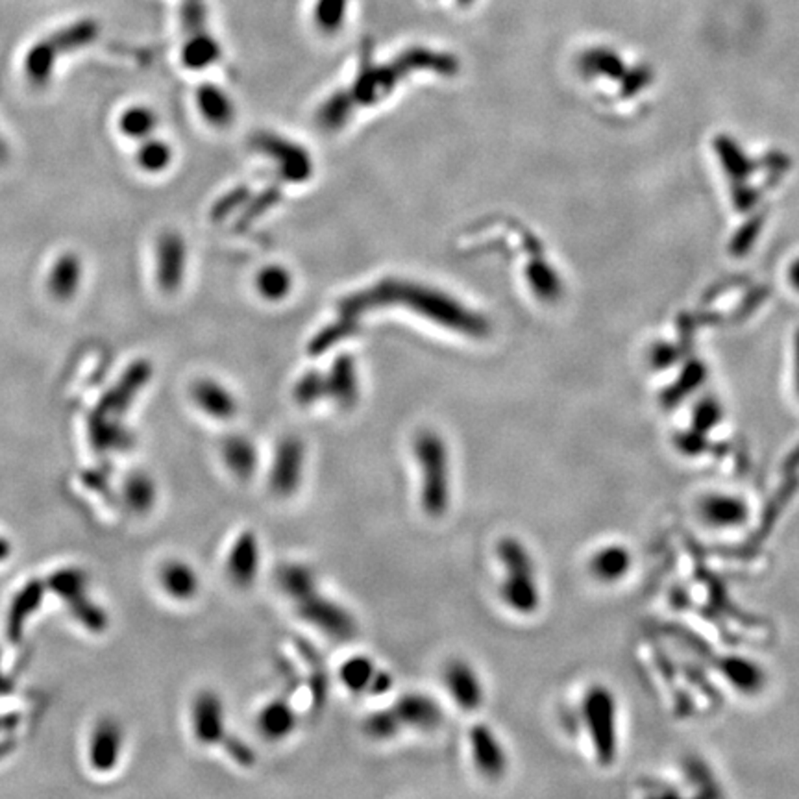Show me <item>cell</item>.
<instances>
[{"mask_svg":"<svg viewBox=\"0 0 799 799\" xmlns=\"http://www.w3.org/2000/svg\"><path fill=\"white\" fill-rule=\"evenodd\" d=\"M702 515L709 523H714V526L729 528L742 522V518L745 516V509L737 498L726 494H713L702 502Z\"/></svg>","mask_w":799,"mask_h":799,"instance_id":"cell-26","label":"cell"},{"mask_svg":"<svg viewBox=\"0 0 799 799\" xmlns=\"http://www.w3.org/2000/svg\"><path fill=\"white\" fill-rule=\"evenodd\" d=\"M413 456L420 472V507L441 518L452 504V457L446 439L435 430H422L413 439Z\"/></svg>","mask_w":799,"mask_h":799,"instance_id":"cell-2","label":"cell"},{"mask_svg":"<svg viewBox=\"0 0 799 799\" xmlns=\"http://www.w3.org/2000/svg\"><path fill=\"white\" fill-rule=\"evenodd\" d=\"M15 723H17L15 716H0V731L8 729V728H13Z\"/></svg>","mask_w":799,"mask_h":799,"instance_id":"cell-36","label":"cell"},{"mask_svg":"<svg viewBox=\"0 0 799 799\" xmlns=\"http://www.w3.org/2000/svg\"><path fill=\"white\" fill-rule=\"evenodd\" d=\"M585 721L596 742V754L604 762H611L616 754V707L609 692L594 688L585 699Z\"/></svg>","mask_w":799,"mask_h":799,"instance_id":"cell-9","label":"cell"},{"mask_svg":"<svg viewBox=\"0 0 799 799\" xmlns=\"http://www.w3.org/2000/svg\"><path fill=\"white\" fill-rule=\"evenodd\" d=\"M324 382H326V398H332L339 408L350 409L356 406L359 398V378L352 361L346 358L339 359L328 376H324Z\"/></svg>","mask_w":799,"mask_h":799,"instance_id":"cell-20","label":"cell"},{"mask_svg":"<svg viewBox=\"0 0 799 799\" xmlns=\"http://www.w3.org/2000/svg\"><path fill=\"white\" fill-rule=\"evenodd\" d=\"M292 605L300 618L332 640L346 642L358 633L354 614L335 599L324 596L318 585L296 597Z\"/></svg>","mask_w":799,"mask_h":799,"instance_id":"cell-5","label":"cell"},{"mask_svg":"<svg viewBox=\"0 0 799 799\" xmlns=\"http://www.w3.org/2000/svg\"><path fill=\"white\" fill-rule=\"evenodd\" d=\"M261 570V542L256 531H243L227 556V576L237 589H250Z\"/></svg>","mask_w":799,"mask_h":799,"instance_id":"cell-11","label":"cell"},{"mask_svg":"<svg viewBox=\"0 0 799 799\" xmlns=\"http://www.w3.org/2000/svg\"><path fill=\"white\" fill-rule=\"evenodd\" d=\"M378 670V664L368 655H352L341 664L339 681L348 692L368 694Z\"/></svg>","mask_w":799,"mask_h":799,"instance_id":"cell-23","label":"cell"},{"mask_svg":"<svg viewBox=\"0 0 799 799\" xmlns=\"http://www.w3.org/2000/svg\"><path fill=\"white\" fill-rule=\"evenodd\" d=\"M122 744L124 735L119 723L111 718L100 721L93 733L89 747V759L93 768L98 771H111L120 759Z\"/></svg>","mask_w":799,"mask_h":799,"instance_id":"cell-19","label":"cell"},{"mask_svg":"<svg viewBox=\"0 0 799 799\" xmlns=\"http://www.w3.org/2000/svg\"><path fill=\"white\" fill-rule=\"evenodd\" d=\"M220 457L224 466L239 482H248L259 468V449L244 435H228L220 442Z\"/></svg>","mask_w":799,"mask_h":799,"instance_id":"cell-18","label":"cell"},{"mask_svg":"<svg viewBox=\"0 0 799 799\" xmlns=\"http://www.w3.org/2000/svg\"><path fill=\"white\" fill-rule=\"evenodd\" d=\"M82 282V261L77 254H63L56 259L48 276V291L58 302H69L78 292Z\"/></svg>","mask_w":799,"mask_h":799,"instance_id":"cell-21","label":"cell"},{"mask_svg":"<svg viewBox=\"0 0 799 799\" xmlns=\"http://www.w3.org/2000/svg\"><path fill=\"white\" fill-rule=\"evenodd\" d=\"M191 729L194 740L206 747H215L228 737L227 705L218 692L200 690L191 704Z\"/></svg>","mask_w":799,"mask_h":799,"instance_id":"cell-8","label":"cell"},{"mask_svg":"<svg viewBox=\"0 0 799 799\" xmlns=\"http://www.w3.org/2000/svg\"><path fill=\"white\" fill-rule=\"evenodd\" d=\"M150 378V367L143 361L132 365L120 382L111 387L89 415V437L98 452L122 449L130 444V433L120 420L132 406L134 398Z\"/></svg>","mask_w":799,"mask_h":799,"instance_id":"cell-1","label":"cell"},{"mask_svg":"<svg viewBox=\"0 0 799 799\" xmlns=\"http://www.w3.org/2000/svg\"><path fill=\"white\" fill-rule=\"evenodd\" d=\"M468 745L472 762L487 779H499L507 770V752L494 729L485 723H476L468 731Z\"/></svg>","mask_w":799,"mask_h":799,"instance_id":"cell-13","label":"cell"},{"mask_svg":"<svg viewBox=\"0 0 799 799\" xmlns=\"http://www.w3.org/2000/svg\"><path fill=\"white\" fill-rule=\"evenodd\" d=\"M442 683L452 702L465 713H476L485 702V687L478 670L465 659H449L442 668Z\"/></svg>","mask_w":799,"mask_h":799,"instance_id":"cell-10","label":"cell"},{"mask_svg":"<svg viewBox=\"0 0 799 799\" xmlns=\"http://www.w3.org/2000/svg\"><path fill=\"white\" fill-rule=\"evenodd\" d=\"M10 687H12V685H10V681H8V680H4L3 676H0V694H3V692H6V690H10Z\"/></svg>","mask_w":799,"mask_h":799,"instance_id":"cell-38","label":"cell"},{"mask_svg":"<svg viewBox=\"0 0 799 799\" xmlns=\"http://www.w3.org/2000/svg\"><path fill=\"white\" fill-rule=\"evenodd\" d=\"M392 709L402 723V729L420 733L437 731L444 721V711L435 697L424 692H408L400 696Z\"/></svg>","mask_w":799,"mask_h":799,"instance_id":"cell-12","label":"cell"},{"mask_svg":"<svg viewBox=\"0 0 799 799\" xmlns=\"http://www.w3.org/2000/svg\"><path fill=\"white\" fill-rule=\"evenodd\" d=\"M276 583L282 594L294 602L296 597L317 587L318 580L311 566L304 563H285L276 570Z\"/></svg>","mask_w":799,"mask_h":799,"instance_id":"cell-25","label":"cell"},{"mask_svg":"<svg viewBox=\"0 0 799 799\" xmlns=\"http://www.w3.org/2000/svg\"><path fill=\"white\" fill-rule=\"evenodd\" d=\"M122 496H124V502H127V506L134 513H146L156 504V496H158L156 483L144 472H132L130 476L124 480Z\"/></svg>","mask_w":799,"mask_h":799,"instance_id":"cell-27","label":"cell"},{"mask_svg":"<svg viewBox=\"0 0 799 799\" xmlns=\"http://www.w3.org/2000/svg\"><path fill=\"white\" fill-rule=\"evenodd\" d=\"M98 24L93 19H82L70 22L69 27L56 30L48 37L36 43L24 60V72L34 86L48 84L53 77V69L56 65L58 56L74 53L87 45H91L98 37Z\"/></svg>","mask_w":799,"mask_h":799,"instance_id":"cell-4","label":"cell"},{"mask_svg":"<svg viewBox=\"0 0 799 799\" xmlns=\"http://www.w3.org/2000/svg\"><path fill=\"white\" fill-rule=\"evenodd\" d=\"M193 404L206 416L217 422H230L239 413L235 394L217 380L200 378L191 387Z\"/></svg>","mask_w":799,"mask_h":799,"instance_id":"cell-14","label":"cell"},{"mask_svg":"<svg viewBox=\"0 0 799 799\" xmlns=\"http://www.w3.org/2000/svg\"><path fill=\"white\" fill-rule=\"evenodd\" d=\"M8 556H10V544L8 540L0 537V561H4Z\"/></svg>","mask_w":799,"mask_h":799,"instance_id":"cell-37","label":"cell"},{"mask_svg":"<svg viewBox=\"0 0 799 799\" xmlns=\"http://www.w3.org/2000/svg\"><path fill=\"white\" fill-rule=\"evenodd\" d=\"M45 589H46V583L36 580V581H30L15 596L12 609H10V616H8V637L12 642L21 640L24 622H27V618L30 614H34L37 611V607L41 605Z\"/></svg>","mask_w":799,"mask_h":799,"instance_id":"cell-22","label":"cell"},{"mask_svg":"<svg viewBox=\"0 0 799 799\" xmlns=\"http://www.w3.org/2000/svg\"><path fill=\"white\" fill-rule=\"evenodd\" d=\"M158 581L163 592L180 604L193 602L202 589L196 568L182 559L165 561L158 572Z\"/></svg>","mask_w":799,"mask_h":799,"instance_id":"cell-15","label":"cell"},{"mask_svg":"<svg viewBox=\"0 0 799 799\" xmlns=\"http://www.w3.org/2000/svg\"><path fill=\"white\" fill-rule=\"evenodd\" d=\"M496 556L506 570V576L498 589L502 602L507 609L518 614H531L539 607L540 590L535 576V564L526 546L515 539H504L496 548Z\"/></svg>","mask_w":799,"mask_h":799,"instance_id":"cell-3","label":"cell"},{"mask_svg":"<svg viewBox=\"0 0 799 799\" xmlns=\"http://www.w3.org/2000/svg\"><path fill=\"white\" fill-rule=\"evenodd\" d=\"M256 285L259 294L268 302H280L292 289V276L280 265H268L258 274Z\"/></svg>","mask_w":799,"mask_h":799,"instance_id":"cell-29","label":"cell"},{"mask_svg":"<svg viewBox=\"0 0 799 799\" xmlns=\"http://www.w3.org/2000/svg\"><path fill=\"white\" fill-rule=\"evenodd\" d=\"M308 449L304 441L294 435L284 437L274 448L268 468V489L276 498H292L306 478Z\"/></svg>","mask_w":799,"mask_h":799,"instance_id":"cell-6","label":"cell"},{"mask_svg":"<svg viewBox=\"0 0 799 799\" xmlns=\"http://www.w3.org/2000/svg\"><path fill=\"white\" fill-rule=\"evenodd\" d=\"M392 687H394L392 676L387 670L380 668L378 673H376V678H374V681H372V687H370L368 694L370 696H385L387 692L392 690Z\"/></svg>","mask_w":799,"mask_h":799,"instance_id":"cell-35","label":"cell"},{"mask_svg":"<svg viewBox=\"0 0 799 799\" xmlns=\"http://www.w3.org/2000/svg\"><path fill=\"white\" fill-rule=\"evenodd\" d=\"M86 583H87L86 573L78 568H67L56 572L46 581L50 589L65 599L67 607L87 630L100 633L108 628V614L104 609H100L96 604H93L91 597H87Z\"/></svg>","mask_w":799,"mask_h":799,"instance_id":"cell-7","label":"cell"},{"mask_svg":"<svg viewBox=\"0 0 799 799\" xmlns=\"http://www.w3.org/2000/svg\"><path fill=\"white\" fill-rule=\"evenodd\" d=\"M198 110L213 127H228L234 120L232 100L213 86H206L198 93Z\"/></svg>","mask_w":799,"mask_h":799,"instance_id":"cell-28","label":"cell"},{"mask_svg":"<svg viewBox=\"0 0 799 799\" xmlns=\"http://www.w3.org/2000/svg\"><path fill=\"white\" fill-rule=\"evenodd\" d=\"M258 733L268 742H284L298 728V713L285 697H274L256 716Z\"/></svg>","mask_w":799,"mask_h":799,"instance_id":"cell-17","label":"cell"},{"mask_svg":"<svg viewBox=\"0 0 799 799\" xmlns=\"http://www.w3.org/2000/svg\"><path fill=\"white\" fill-rule=\"evenodd\" d=\"M294 402L302 408L315 406L320 400L326 398V382L318 372H309L304 378H300L294 387Z\"/></svg>","mask_w":799,"mask_h":799,"instance_id":"cell-33","label":"cell"},{"mask_svg":"<svg viewBox=\"0 0 799 799\" xmlns=\"http://www.w3.org/2000/svg\"><path fill=\"white\" fill-rule=\"evenodd\" d=\"M224 747V752L228 754V757L237 762L239 766H252L256 762V752L254 747L250 745L244 738H241L239 735H232L228 733V737L224 738V742L220 744Z\"/></svg>","mask_w":799,"mask_h":799,"instance_id":"cell-34","label":"cell"},{"mask_svg":"<svg viewBox=\"0 0 799 799\" xmlns=\"http://www.w3.org/2000/svg\"><path fill=\"white\" fill-rule=\"evenodd\" d=\"M630 566L631 557L628 554V549H623V546H607L604 549H599L590 561L594 578L604 583L622 580L628 573Z\"/></svg>","mask_w":799,"mask_h":799,"instance_id":"cell-24","label":"cell"},{"mask_svg":"<svg viewBox=\"0 0 799 799\" xmlns=\"http://www.w3.org/2000/svg\"><path fill=\"white\" fill-rule=\"evenodd\" d=\"M120 132L130 139H146L158 127V115L144 106L128 108L120 117Z\"/></svg>","mask_w":799,"mask_h":799,"instance_id":"cell-31","label":"cell"},{"mask_svg":"<svg viewBox=\"0 0 799 799\" xmlns=\"http://www.w3.org/2000/svg\"><path fill=\"white\" fill-rule=\"evenodd\" d=\"M363 731L370 740L387 742V740L396 738L404 729H402V723H400L392 705H389L385 709H378V711L370 713L363 720Z\"/></svg>","mask_w":799,"mask_h":799,"instance_id":"cell-30","label":"cell"},{"mask_svg":"<svg viewBox=\"0 0 799 799\" xmlns=\"http://www.w3.org/2000/svg\"><path fill=\"white\" fill-rule=\"evenodd\" d=\"M172 160V150L170 144L161 141V139H154L152 136L143 139V144L137 152V163L143 170L146 172H161L170 165Z\"/></svg>","mask_w":799,"mask_h":799,"instance_id":"cell-32","label":"cell"},{"mask_svg":"<svg viewBox=\"0 0 799 799\" xmlns=\"http://www.w3.org/2000/svg\"><path fill=\"white\" fill-rule=\"evenodd\" d=\"M158 284L163 291H177L185 272V244L174 232H167L158 241Z\"/></svg>","mask_w":799,"mask_h":799,"instance_id":"cell-16","label":"cell"}]
</instances>
